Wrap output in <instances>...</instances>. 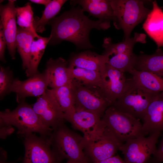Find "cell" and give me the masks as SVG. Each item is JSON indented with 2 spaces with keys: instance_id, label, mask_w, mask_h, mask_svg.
Returning a JSON list of instances; mask_svg holds the SVG:
<instances>
[{
  "instance_id": "cell-7",
  "label": "cell",
  "mask_w": 163,
  "mask_h": 163,
  "mask_svg": "<svg viewBox=\"0 0 163 163\" xmlns=\"http://www.w3.org/2000/svg\"><path fill=\"white\" fill-rule=\"evenodd\" d=\"M158 93L145 89L132 78L126 91L111 106L137 119H143L149 105Z\"/></svg>"
},
{
  "instance_id": "cell-5",
  "label": "cell",
  "mask_w": 163,
  "mask_h": 163,
  "mask_svg": "<svg viewBox=\"0 0 163 163\" xmlns=\"http://www.w3.org/2000/svg\"><path fill=\"white\" fill-rule=\"evenodd\" d=\"M84 138V152L90 163L114 155L122 144L104 123L97 131Z\"/></svg>"
},
{
  "instance_id": "cell-35",
  "label": "cell",
  "mask_w": 163,
  "mask_h": 163,
  "mask_svg": "<svg viewBox=\"0 0 163 163\" xmlns=\"http://www.w3.org/2000/svg\"><path fill=\"white\" fill-rule=\"evenodd\" d=\"M155 156L158 163L163 162V138L159 147L156 149Z\"/></svg>"
},
{
  "instance_id": "cell-19",
  "label": "cell",
  "mask_w": 163,
  "mask_h": 163,
  "mask_svg": "<svg viewBox=\"0 0 163 163\" xmlns=\"http://www.w3.org/2000/svg\"><path fill=\"white\" fill-rule=\"evenodd\" d=\"M152 5V9L146 18L142 27L158 49L163 47V11L156 1L153 2Z\"/></svg>"
},
{
  "instance_id": "cell-36",
  "label": "cell",
  "mask_w": 163,
  "mask_h": 163,
  "mask_svg": "<svg viewBox=\"0 0 163 163\" xmlns=\"http://www.w3.org/2000/svg\"><path fill=\"white\" fill-rule=\"evenodd\" d=\"M7 154L6 152L2 148L0 149V163H14L6 161Z\"/></svg>"
},
{
  "instance_id": "cell-2",
  "label": "cell",
  "mask_w": 163,
  "mask_h": 163,
  "mask_svg": "<svg viewBox=\"0 0 163 163\" xmlns=\"http://www.w3.org/2000/svg\"><path fill=\"white\" fill-rule=\"evenodd\" d=\"M50 139L52 149L61 161L66 159L77 163H90L84 152L83 136L64 123L53 129Z\"/></svg>"
},
{
  "instance_id": "cell-34",
  "label": "cell",
  "mask_w": 163,
  "mask_h": 163,
  "mask_svg": "<svg viewBox=\"0 0 163 163\" xmlns=\"http://www.w3.org/2000/svg\"><path fill=\"white\" fill-rule=\"evenodd\" d=\"M93 163H127L119 155H114L104 160Z\"/></svg>"
},
{
  "instance_id": "cell-32",
  "label": "cell",
  "mask_w": 163,
  "mask_h": 163,
  "mask_svg": "<svg viewBox=\"0 0 163 163\" xmlns=\"http://www.w3.org/2000/svg\"><path fill=\"white\" fill-rule=\"evenodd\" d=\"M0 137L5 139L8 136L11 134L14 131L12 126L0 123Z\"/></svg>"
},
{
  "instance_id": "cell-1",
  "label": "cell",
  "mask_w": 163,
  "mask_h": 163,
  "mask_svg": "<svg viewBox=\"0 0 163 163\" xmlns=\"http://www.w3.org/2000/svg\"><path fill=\"white\" fill-rule=\"evenodd\" d=\"M49 24L52 28L49 44L55 45L67 41L73 43L79 49L94 48L89 38L92 29L104 30L110 27V22L89 18L79 5L64 12Z\"/></svg>"
},
{
  "instance_id": "cell-37",
  "label": "cell",
  "mask_w": 163,
  "mask_h": 163,
  "mask_svg": "<svg viewBox=\"0 0 163 163\" xmlns=\"http://www.w3.org/2000/svg\"><path fill=\"white\" fill-rule=\"evenodd\" d=\"M32 2L38 4L43 5L46 7L52 1L51 0H30Z\"/></svg>"
},
{
  "instance_id": "cell-31",
  "label": "cell",
  "mask_w": 163,
  "mask_h": 163,
  "mask_svg": "<svg viewBox=\"0 0 163 163\" xmlns=\"http://www.w3.org/2000/svg\"><path fill=\"white\" fill-rule=\"evenodd\" d=\"M14 74L9 67L1 66L0 69V99L2 100L10 93L14 80Z\"/></svg>"
},
{
  "instance_id": "cell-8",
  "label": "cell",
  "mask_w": 163,
  "mask_h": 163,
  "mask_svg": "<svg viewBox=\"0 0 163 163\" xmlns=\"http://www.w3.org/2000/svg\"><path fill=\"white\" fill-rule=\"evenodd\" d=\"M161 132L141 135L122 143L119 150L127 163H158L155 156L156 145Z\"/></svg>"
},
{
  "instance_id": "cell-12",
  "label": "cell",
  "mask_w": 163,
  "mask_h": 163,
  "mask_svg": "<svg viewBox=\"0 0 163 163\" xmlns=\"http://www.w3.org/2000/svg\"><path fill=\"white\" fill-rule=\"evenodd\" d=\"M49 84L48 74L45 70L43 73L36 74L25 81L15 78L11 92L15 93L16 101L19 104L25 101L27 97H38L44 94Z\"/></svg>"
},
{
  "instance_id": "cell-20",
  "label": "cell",
  "mask_w": 163,
  "mask_h": 163,
  "mask_svg": "<svg viewBox=\"0 0 163 163\" xmlns=\"http://www.w3.org/2000/svg\"><path fill=\"white\" fill-rule=\"evenodd\" d=\"M73 5H79L84 11L97 18L98 20L111 22L113 18V11L110 0H71Z\"/></svg>"
},
{
  "instance_id": "cell-4",
  "label": "cell",
  "mask_w": 163,
  "mask_h": 163,
  "mask_svg": "<svg viewBox=\"0 0 163 163\" xmlns=\"http://www.w3.org/2000/svg\"><path fill=\"white\" fill-rule=\"evenodd\" d=\"M113 11L112 21L115 28L122 29L125 40L130 37L133 29L146 19L151 10L140 0H110Z\"/></svg>"
},
{
  "instance_id": "cell-15",
  "label": "cell",
  "mask_w": 163,
  "mask_h": 163,
  "mask_svg": "<svg viewBox=\"0 0 163 163\" xmlns=\"http://www.w3.org/2000/svg\"><path fill=\"white\" fill-rule=\"evenodd\" d=\"M32 106L43 124L53 130L66 120L64 113L46 93L38 97Z\"/></svg>"
},
{
  "instance_id": "cell-16",
  "label": "cell",
  "mask_w": 163,
  "mask_h": 163,
  "mask_svg": "<svg viewBox=\"0 0 163 163\" xmlns=\"http://www.w3.org/2000/svg\"><path fill=\"white\" fill-rule=\"evenodd\" d=\"M143 120L145 135L163 130V91L158 93L151 102Z\"/></svg>"
},
{
  "instance_id": "cell-33",
  "label": "cell",
  "mask_w": 163,
  "mask_h": 163,
  "mask_svg": "<svg viewBox=\"0 0 163 163\" xmlns=\"http://www.w3.org/2000/svg\"><path fill=\"white\" fill-rule=\"evenodd\" d=\"M6 42L2 28L0 27V59L4 62H6L5 58V52Z\"/></svg>"
},
{
  "instance_id": "cell-38",
  "label": "cell",
  "mask_w": 163,
  "mask_h": 163,
  "mask_svg": "<svg viewBox=\"0 0 163 163\" xmlns=\"http://www.w3.org/2000/svg\"><path fill=\"white\" fill-rule=\"evenodd\" d=\"M66 163H77L75 162L72 161H67V162Z\"/></svg>"
},
{
  "instance_id": "cell-21",
  "label": "cell",
  "mask_w": 163,
  "mask_h": 163,
  "mask_svg": "<svg viewBox=\"0 0 163 163\" xmlns=\"http://www.w3.org/2000/svg\"><path fill=\"white\" fill-rule=\"evenodd\" d=\"M45 93L64 114L75 108V99L72 83L56 88L47 89Z\"/></svg>"
},
{
  "instance_id": "cell-30",
  "label": "cell",
  "mask_w": 163,
  "mask_h": 163,
  "mask_svg": "<svg viewBox=\"0 0 163 163\" xmlns=\"http://www.w3.org/2000/svg\"><path fill=\"white\" fill-rule=\"evenodd\" d=\"M136 58L137 56L133 53L118 54L110 58L107 63L124 73L134 68Z\"/></svg>"
},
{
  "instance_id": "cell-10",
  "label": "cell",
  "mask_w": 163,
  "mask_h": 163,
  "mask_svg": "<svg viewBox=\"0 0 163 163\" xmlns=\"http://www.w3.org/2000/svg\"><path fill=\"white\" fill-rule=\"evenodd\" d=\"M50 137L31 133L24 137L25 155L22 163H60L53 151Z\"/></svg>"
},
{
  "instance_id": "cell-26",
  "label": "cell",
  "mask_w": 163,
  "mask_h": 163,
  "mask_svg": "<svg viewBox=\"0 0 163 163\" xmlns=\"http://www.w3.org/2000/svg\"><path fill=\"white\" fill-rule=\"evenodd\" d=\"M50 40V36L43 37L39 35L34 37L30 49L29 68L26 71L27 77H30L39 73L38 65Z\"/></svg>"
},
{
  "instance_id": "cell-29",
  "label": "cell",
  "mask_w": 163,
  "mask_h": 163,
  "mask_svg": "<svg viewBox=\"0 0 163 163\" xmlns=\"http://www.w3.org/2000/svg\"><path fill=\"white\" fill-rule=\"evenodd\" d=\"M17 23L21 28L37 34L34 27L35 19L31 4L28 2L22 7H16Z\"/></svg>"
},
{
  "instance_id": "cell-18",
  "label": "cell",
  "mask_w": 163,
  "mask_h": 163,
  "mask_svg": "<svg viewBox=\"0 0 163 163\" xmlns=\"http://www.w3.org/2000/svg\"><path fill=\"white\" fill-rule=\"evenodd\" d=\"M68 61L62 57L50 58L47 61L46 70L49 77V86L54 88L71 84L68 70Z\"/></svg>"
},
{
  "instance_id": "cell-3",
  "label": "cell",
  "mask_w": 163,
  "mask_h": 163,
  "mask_svg": "<svg viewBox=\"0 0 163 163\" xmlns=\"http://www.w3.org/2000/svg\"><path fill=\"white\" fill-rule=\"evenodd\" d=\"M13 110L6 109L0 112V123L15 126L17 134L24 137L27 135L34 133L40 136L50 137L53 130L42 123L34 110L32 106L25 101L19 104Z\"/></svg>"
},
{
  "instance_id": "cell-22",
  "label": "cell",
  "mask_w": 163,
  "mask_h": 163,
  "mask_svg": "<svg viewBox=\"0 0 163 163\" xmlns=\"http://www.w3.org/2000/svg\"><path fill=\"white\" fill-rule=\"evenodd\" d=\"M134 69L151 72L163 79V51L158 48L153 54L137 56Z\"/></svg>"
},
{
  "instance_id": "cell-17",
  "label": "cell",
  "mask_w": 163,
  "mask_h": 163,
  "mask_svg": "<svg viewBox=\"0 0 163 163\" xmlns=\"http://www.w3.org/2000/svg\"><path fill=\"white\" fill-rule=\"evenodd\" d=\"M109 59L104 53L100 55L87 50L72 54L68 62L69 65L75 67L100 72Z\"/></svg>"
},
{
  "instance_id": "cell-11",
  "label": "cell",
  "mask_w": 163,
  "mask_h": 163,
  "mask_svg": "<svg viewBox=\"0 0 163 163\" xmlns=\"http://www.w3.org/2000/svg\"><path fill=\"white\" fill-rule=\"evenodd\" d=\"M100 72L101 84L99 89L112 104L126 91L130 84L132 78L126 79L124 72L108 63L105 64Z\"/></svg>"
},
{
  "instance_id": "cell-9",
  "label": "cell",
  "mask_w": 163,
  "mask_h": 163,
  "mask_svg": "<svg viewBox=\"0 0 163 163\" xmlns=\"http://www.w3.org/2000/svg\"><path fill=\"white\" fill-rule=\"evenodd\" d=\"M72 82L75 97V108L94 113L101 118L111 104L99 88L87 87L74 81Z\"/></svg>"
},
{
  "instance_id": "cell-14",
  "label": "cell",
  "mask_w": 163,
  "mask_h": 163,
  "mask_svg": "<svg viewBox=\"0 0 163 163\" xmlns=\"http://www.w3.org/2000/svg\"><path fill=\"white\" fill-rule=\"evenodd\" d=\"M64 117L73 128L82 132L85 138L94 133L103 124L101 118L96 113L75 108L64 114Z\"/></svg>"
},
{
  "instance_id": "cell-27",
  "label": "cell",
  "mask_w": 163,
  "mask_h": 163,
  "mask_svg": "<svg viewBox=\"0 0 163 163\" xmlns=\"http://www.w3.org/2000/svg\"><path fill=\"white\" fill-rule=\"evenodd\" d=\"M137 84L152 92L163 91V79L150 72L138 71L134 68L129 72Z\"/></svg>"
},
{
  "instance_id": "cell-25",
  "label": "cell",
  "mask_w": 163,
  "mask_h": 163,
  "mask_svg": "<svg viewBox=\"0 0 163 163\" xmlns=\"http://www.w3.org/2000/svg\"><path fill=\"white\" fill-rule=\"evenodd\" d=\"M69 76L72 81L90 88H99L101 84L100 72L68 65Z\"/></svg>"
},
{
  "instance_id": "cell-13",
  "label": "cell",
  "mask_w": 163,
  "mask_h": 163,
  "mask_svg": "<svg viewBox=\"0 0 163 163\" xmlns=\"http://www.w3.org/2000/svg\"><path fill=\"white\" fill-rule=\"evenodd\" d=\"M15 1L8 0L7 4L1 5L0 7V27L2 28L9 54L13 59H15L16 40L18 30Z\"/></svg>"
},
{
  "instance_id": "cell-6",
  "label": "cell",
  "mask_w": 163,
  "mask_h": 163,
  "mask_svg": "<svg viewBox=\"0 0 163 163\" xmlns=\"http://www.w3.org/2000/svg\"><path fill=\"white\" fill-rule=\"evenodd\" d=\"M101 120L122 143L140 136H145L140 119L112 106L107 109Z\"/></svg>"
},
{
  "instance_id": "cell-28",
  "label": "cell",
  "mask_w": 163,
  "mask_h": 163,
  "mask_svg": "<svg viewBox=\"0 0 163 163\" xmlns=\"http://www.w3.org/2000/svg\"><path fill=\"white\" fill-rule=\"evenodd\" d=\"M66 0H53L45 8L41 18L35 19L34 27L37 32L43 33L45 30V26L60 11Z\"/></svg>"
},
{
  "instance_id": "cell-24",
  "label": "cell",
  "mask_w": 163,
  "mask_h": 163,
  "mask_svg": "<svg viewBox=\"0 0 163 163\" xmlns=\"http://www.w3.org/2000/svg\"><path fill=\"white\" fill-rule=\"evenodd\" d=\"M29 30L18 28L16 37V48L21 58L24 69L28 70L30 65V55L32 42L35 37L38 36Z\"/></svg>"
},
{
  "instance_id": "cell-23",
  "label": "cell",
  "mask_w": 163,
  "mask_h": 163,
  "mask_svg": "<svg viewBox=\"0 0 163 163\" xmlns=\"http://www.w3.org/2000/svg\"><path fill=\"white\" fill-rule=\"evenodd\" d=\"M146 35L142 33H135L133 37L117 43H112L111 38L106 37L104 40L103 47L105 49L104 53L109 57L120 53H132L135 44L137 43H146Z\"/></svg>"
}]
</instances>
